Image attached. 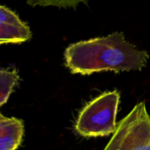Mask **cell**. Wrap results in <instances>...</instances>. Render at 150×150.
<instances>
[{
	"label": "cell",
	"instance_id": "6da1fadb",
	"mask_svg": "<svg viewBox=\"0 0 150 150\" xmlns=\"http://www.w3.org/2000/svg\"><path fill=\"white\" fill-rule=\"evenodd\" d=\"M149 54L127 41L122 32L70 44L64 51L65 65L73 74L140 70Z\"/></svg>",
	"mask_w": 150,
	"mask_h": 150
},
{
	"label": "cell",
	"instance_id": "7a4b0ae2",
	"mask_svg": "<svg viewBox=\"0 0 150 150\" xmlns=\"http://www.w3.org/2000/svg\"><path fill=\"white\" fill-rule=\"evenodd\" d=\"M120 100L117 91L103 92L88 103L80 111L75 130L83 137H104L117 129V114Z\"/></svg>",
	"mask_w": 150,
	"mask_h": 150
},
{
	"label": "cell",
	"instance_id": "3957f363",
	"mask_svg": "<svg viewBox=\"0 0 150 150\" xmlns=\"http://www.w3.org/2000/svg\"><path fill=\"white\" fill-rule=\"evenodd\" d=\"M103 150H150V117L144 101L117 124Z\"/></svg>",
	"mask_w": 150,
	"mask_h": 150
},
{
	"label": "cell",
	"instance_id": "277c9868",
	"mask_svg": "<svg viewBox=\"0 0 150 150\" xmlns=\"http://www.w3.org/2000/svg\"><path fill=\"white\" fill-rule=\"evenodd\" d=\"M32 38L29 27L15 12L6 6L0 7V43H21Z\"/></svg>",
	"mask_w": 150,
	"mask_h": 150
},
{
	"label": "cell",
	"instance_id": "5b68a950",
	"mask_svg": "<svg viewBox=\"0 0 150 150\" xmlns=\"http://www.w3.org/2000/svg\"><path fill=\"white\" fill-rule=\"evenodd\" d=\"M24 125L21 120L0 114V150H16L21 144Z\"/></svg>",
	"mask_w": 150,
	"mask_h": 150
},
{
	"label": "cell",
	"instance_id": "8992f818",
	"mask_svg": "<svg viewBox=\"0 0 150 150\" xmlns=\"http://www.w3.org/2000/svg\"><path fill=\"white\" fill-rule=\"evenodd\" d=\"M19 76L16 69H1L0 71V105L7 103L13 89L18 83Z\"/></svg>",
	"mask_w": 150,
	"mask_h": 150
},
{
	"label": "cell",
	"instance_id": "52a82bcc",
	"mask_svg": "<svg viewBox=\"0 0 150 150\" xmlns=\"http://www.w3.org/2000/svg\"><path fill=\"white\" fill-rule=\"evenodd\" d=\"M28 4L32 7L54 6L62 8H76L81 3L87 4L89 0H25Z\"/></svg>",
	"mask_w": 150,
	"mask_h": 150
}]
</instances>
